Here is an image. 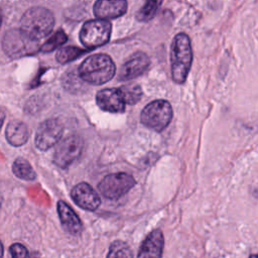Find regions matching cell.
<instances>
[{"label": "cell", "instance_id": "cell-1", "mask_svg": "<svg viewBox=\"0 0 258 258\" xmlns=\"http://www.w3.org/2000/svg\"><path fill=\"white\" fill-rule=\"evenodd\" d=\"M192 61L190 39L185 33H178L171 43L170 63L172 80L176 84H183L187 78Z\"/></svg>", "mask_w": 258, "mask_h": 258}, {"label": "cell", "instance_id": "cell-2", "mask_svg": "<svg viewBox=\"0 0 258 258\" xmlns=\"http://www.w3.org/2000/svg\"><path fill=\"white\" fill-rule=\"evenodd\" d=\"M116 67L108 54L97 53L84 59L79 68L80 77L92 85H103L115 75Z\"/></svg>", "mask_w": 258, "mask_h": 258}, {"label": "cell", "instance_id": "cell-3", "mask_svg": "<svg viewBox=\"0 0 258 258\" xmlns=\"http://www.w3.org/2000/svg\"><path fill=\"white\" fill-rule=\"evenodd\" d=\"M21 30L34 40L47 36L54 25L52 12L44 7H32L24 12L21 18Z\"/></svg>", "mask_w": 258, "mask_h": 258}, {"label": "cell", "instance_id": "cell-4", "mask_svg": "<svg viewBox=\"0 0 258 258\" xmlns=\"http://www.w3.org/2000/svg\"><path fill=\"white\" fill-rule=\"evenodd\" d=\"M2 47L11 58H18L35 53L39 49L37 40L32 39L19 28L6 31L2 39Z\"/></svg>", "mask_w": 258, "mask_h": 258}, {"label": "cell", "instance_id": "cell-5", "mask_svg": "<svg viewBox=\"0 0 258 258\" xmlns=\"http://www.w3.org/2000/svg\"><path fill=\"white\" fill-rule=\"evenodd\" d=\"M172 119V107L165 100L150 102L141 112L140 120L146 127L161 131L167 127Z\"/></svg>", "mask_w": 258, "mask_h": 258}, {"label": "cell", "instance_id": "cell-6", "mask_svg": "<svg viewBox=\"0 0 258 258\" xmlns=\"http://www.w3.org/2000/svg\"><path fill=\"white\" fill-rule=\"evenodd\" d=\"M112 24L108 20L92 19L84 23L80 31V39L87 49H93L107 43L110 39Z\"/></svg>", "mask_w": 258, "mask_h": 258}, {"label": "cell", "instance_id": "cell-7", "mask_svg": "<svg viewBox=\"0 0 258 258\" xmlns=\"http://www.w3.org/2000/svg\"><path fill=\"white\" fill-rule=\"evenodd\" d=\"M136 181L131 174L117 172L106 175L98 184L99 191L107 199L116 200L127 194Z\"/></svg>", "mask_w": 258, "mask_h": 258}, {"label": "cell", "instance_id": "cell-8", "mask_svg": "<svg viewBox=\"0 0 258 258\" xmlns=\"http://www.w3.org/2000/svg\"><path fill=\"white\" fill-rule=\"evenodd\" d=\"M84 147V140L79 135H72L61 140L55 148L53 162L60 168H67L79 158Z\"/></svg>", "mask_w": 258, "mask_h": 258}, {"label": "cell", "instance_id": "cell-9", "mask_svg": "<svg viewBox=\"0 0 258 258\" xmlns=\"http://www.w3.org/2000/svg\"><path fill=\"white\" fill-rule=\"evenodd\" d=\"M63 133V126L57 119H47L37 128L35 146L39 150H47L55 145Z\"/></svg>", "mask_w": 258, "mask_h": 258}, {"label": "cell", "instance_id": "cell-10", "mask_svg": "<svg viewBox=\"0 0 258 258\" xmlns=\"http://www.w3.org/2000/svg\"><path fill=\"white\" fill-rule=\"evenodd\" d=\"M72 199L82 209L95 211L101 205V199L97 191L87 182L78 183L71 191Z\"/></svg>", "mask_w": 258, "mask_h": 258}, {"label": "cell", "instance_id": "cell-11", "mask_svg": "<svg viewBox=\"0 0 258 258\" xmlns=\"http://www.w3.org/2000/svg\"><path fill=\"white\" fill-rule=\"evenodd\" d=\"M96 102L102 110L111 113H121L125 110L126 106L120 88H109L99 91L96 95Z\"/></svg>", "mask_w": 258, "mask_h": 258}, {"label": "cell", "instance_id": "cell-12", "mask_svg": "<svg viewBox=\"0 0 258 258\" xmlns=\"http://www.w3.org/2000/svg\"><path fill=\"white\" fill-rule=\"evenodd\" d=\"M149 63L150 59L146 53L142 51L135 52L121 68L118 80L128 81L142 75L149 67Z\"/></svg>", "mask_w": 258, "mask_h": 258}, {"label": "cell", "instance_id": "cell-13", "mask_svg": "<svg viewBox=\"0 0 258 258\" xmlns=\"http://www.w3.org/2000/svg\"><path fill=\"white\" fill-rule=\"evenodd\" d=\"M164 238L159 229L151 231L140 245L137 258H161Z\"/></svg>", "mask_w": 258, "mask_h": 258}, {"label": "cell", "instance_id": "cell-14", "mask_svg": "<svg viewBox=\"0 0 258 258\" xmlns=\"http://www.w3.org/2000/svg\"><path fill=\"white\" fill-rule=\"evenodd\" d=\"M127 10V2L124 0H100L94 4V14L97 19L107 20L123 15Z\"/></svg>", "mask_w": 258, "mask_h": 258}, {"label": "cell", "instance_id": "cell-15", "mask_svg": "<svg viewBox=\"0 0 258 258\" xmlns=\"http://www.w3.org/2000/svg\"><path fill=\"white\" fill-rule=\"evenodd\" d=\"M57 213L62 228L70 234L77 235L82 231V222L74 210L63 201L57 203Z\"/></svg>", "mask_w": 258, "mask_h": 258}, {"label": "cell", "instance_id": "cell-16", "mask_svg": "<svg viewBox=\"0 0 258 258\" xmlns=\"http://www.w3.org/2000/svg\"><path fill=\"white\" fill-rule=\"evenodd\" d=\"M7 141L15 147L21 146L26 143L29 138V130L25 123L19 120L10 121L5 130Z\"/></svg>", "mask_w": 258, "mask_h": 258}, {"label": "cell", "instance_id": "cell-17", "mask_svg": "<svg viewBox=\"0 0 258 258\" xmlns=\"http://www.w3.org/2000/svg\"><path fill=\"white\" fill-rule=\"evenodd\" d=\"M12 171L15 176L24 180H33L36 177V173L30 163L22 157L15 159L12 164Z\"/></svg>", "mask_w": 258, "mask_h": 258}, {"label": "cell", "instance_id": "cell-18", "mask_svg": "<svg viewBox=\"0 0 258 258\" xmlns=\"http://www.w3.org/2000/svg\"><path fill=\"white\" fill-rule=\"evenodd\" d=\"M88 49H81L76 46H64L56 52V60L59 63H67L73 59L78 58L80 55L86 53Z\"/></svg>", "mask_w": 258, "mask_h": 258}, {"label": "cell", "instance_id": "cell-19", "mask_svg": "<svg viewBox=\"0 0 258 258\" xmlns=\"http://www.w3.org/2000/svg\"><path fill=\"white\" fill-rule=\"evenodd\" d=\"M107 258H133V253L127 243L118 240L111 244Z\"/></svg>", "mask_w": 258, "mask_h": 258}, {"label": "cell", "instance_id": "cell-20", "mask_svg": "<svg viewBox=\"0 0 258 258\" xmlns=\"http://www.w3.org/2000/svg\"><path fill=\"white\" fill-rule=\"evenodd\" d=\"M68 40V36L67 34L59 30L57 32H55L54 34H52L40 47V51L42 52H50L52 50H54L55 48H58L59 46H61L66 41Z\"/></svg>", "mask_w": 258, "mask_h": 258}, {"label": "cell", "instance_id": "cell-21", "mask_svg": "<svg viewBox=\"0 0 258 258\" xmlns=\"http://www.w3.org/2000/svg\"><path fill=\"white\" fill-rule=\"evenodd\" d=\"M125 103L129 104V105H133L136 102H138L141 99L142 96V91L139 85L137 84H130V85H126L122 88H120Z\"/></svg>", "mask_w": 258, "mask_h": 258}, {"label": "cell", "instance_id": "cell-22", "mask_svg": "<svg viewBox=\"0 0 258 258\" xmlns=\"http://www.w3.org/2000/svg\"><path fill=\"white\" fill-rule=\"evenodd\" d=\"M161 4L160 1H147L143 4L140 10L136 14V18L139 21H148L152 19L157 11L158 6Z\"/></svg>", "mask_w": 258, "mask_h": 258}, {"label": "cell", "instance_id": "cell-23", "mask_svg": "<svg viewBox=\"0 0 258 258\" xmlns=\"http://www.w3.org/2000/svg\"><path fill=\"white\" fill-rule=\"evenodd\" d=\"M11 258H29L28 250L20 243H14L9 248Z\"/></svg>", "mask_w": 258, "mask_h": 258}, {"label": "cell", "instance_id": "cell-24", "mask_svg": "<svg viewBox=\"0 0 258 258\" xmlns=\"http://www.w3.org/2000/svg\"><path fill=\"white\" fill-rule=\"evenodd\" d=\"M4 119H5V113L0 109V131H1V128L4 123Z\"/></svg>", "mask_w": 258, "mask_h": 258}, {"label": "cell", "instance_id": "cell-25", "mask_svg": "<svg viewBox=\"0 0 258 258\" xmlns=\"http://www.w3.org/2000/svg\"><path fill=\"white\" fill-rule=\"evenodd\" d=\"M3 245H2V243H1V241H0V258L3 256Z\"/></svg>", "mask_w": 258, "mask_h": 258}, {"label": "cell", "instance_id": "cell-26", "mask_svg": "<svg viewBox=\"0 0 258 258\" xmlns=\"http://www.w3.org/2000/svg\"><path fill=\"white\" fill-rule=\"evenodd\" d=\"M249 258H257V255H256V254H253V255H251Z\"/></svg>", "mask_w": 258, "mask_h": 258}, {"label": "cell", "instance_id": "cell-27", "mask_svg": "<svg viewBox=\"0 0 258 258\" xmlns=\"http://www.w3.org/2000/svg\"><path fill=\"white\" fill-rule=\"evenodd\" d=\"M2 201H3V198H2V196L0 195V207H1V205H2Z\"/></svg>", "mask_w": 258, "mask_h": 258}, {"label": "cell", "instance_id": "cell-28", "mask_svg": "<svg viewBox=\"0 0 258 258\" xmlns=\"http://www.w3.org/2000/svg\"><path fill=\"white\" fill-rule=\"evenodd\" d=\"M1 23H2V15H1V12H0V26H1Z\"/></svg>", "mask_w": 258, "mask_h": 258}]
</instances>
